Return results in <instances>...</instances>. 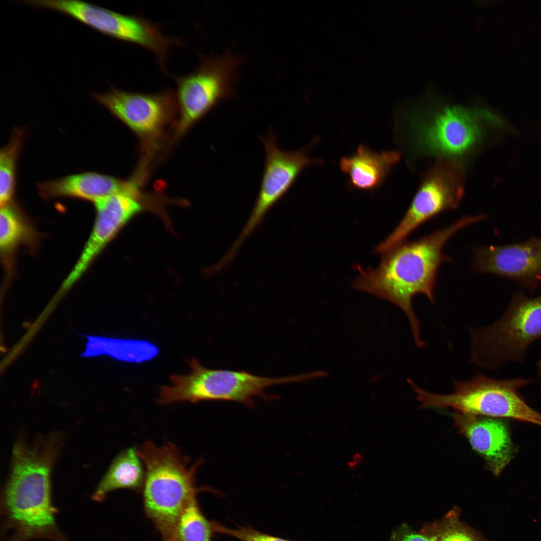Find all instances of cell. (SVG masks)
I'll list each match as a JSON object with an SVG mask.
<instances>
[{
    "label": "cell",
    "mask_w": 541,
    "mask_h": 541,
    "mask_svg": "<svg viewBox=\"0 0 541 541\" xmlns=\"http://www.w3.org/2000/svg\"><path fill=\"white\" fill-rule=\"evenodd\" d=\"M45 6L109 37L149 50L164 72L169 50L181 44L180 39L164 35L157 25L140 15L122 14L79 1L48 0Z\"/></svg>",
    "instance_id": "cell-10"
},
{
    "label": "cell",
    "mask_w": 541,
    "mask_h": 541,
    "mask_svg": "<svg viewBox=\"0 0 541 541\" xmlns=\"http://www.w3.org/2000/svg\"><path fill=\"white\" fill-rule=\"evenodd\" d=\"M188 363L191 369L188 374L171 375V384L160 387L158 398L160 404L210 400L249 404L253 398L264 396L265 390L271 386L311 379L310 373L273 378L245 371L211 369L195 358H191Z\"/></svg>",
    "instance_id": "cell-4"
},
{
    "label": "cell",
    "mask_w": 541,
    "mask_h": 541,
    "mask_svg": "<svg viewBox=\"0 0 541 541\" xmlns=\"http://www.w3.org/2000/svg\"><path fill=\"white\" fill-rule=\"evenodd\" d=\"M537 367L538 373L541 377V358L537 363Z\"/></svg>",
    "instance_id": "cell-26"
},
{
    "label": "cell",
    "mask_w": 541,
    "mask_h": 541,
    "mask_svg": "<svg viewBox=\"0 0 541 541\" xmlns=\"http://www.w3.org/2000/svg\"><path fill=\"white\" fill-rule=\"evenodd\" d=\"M390 541H436L435 538L423 532H416L403 524L394 530Z\"/></svg>",
    "instance_id": "cell-25"
},
{
    "label": "cell",
    "mask_w": 541,
    "mask_h": 541,
    "mask_svg": "<svg viewBox=\"0 0 541 541\" xmlns=\"http://www.w3.org/2000/svg\"><path fill=\"white\" fill-rule=\"evenodd\" d=\"M145 467V512L160 533L162 541H178L177 525L198 489L195 477L201 461L189 465L174 444L161 446L145 442L137 449Z\"/></svg>",
    "instance_id": "cell-2"
},
{
    "label": "cell",
    "mask_w": 541,
    "mask_h": 541,
    "mask_svg": "<svg viewBox=\"0 0 541 541\" xmlns=\"http://www.w3.org/2000/svg\"><path fill=\"white\" fill-rule=\"evenodd\" d=\"M92 95L147 146L157 143L178 113L176 94L169 88L145 93L111 86L107 92Z\"/></svg>",
    "instance_id": "cell-11"
},
{
    "label": "cell",
    "mask_w": 541,
    "mask_h": 541,
    "mask_svg": "<svg viewBox=\"0 0 541 541\" xmlns=\"http://www.w3.org/2000/svg\"><path fill=\"white\" fill-rule=\"evenodd\" d=\"M240 59L230 52L201 56L192 72L175 76L178 118L175 134L179 137L218 104L233 96Z\"/></svg>",
    "instance_id": "cell-7"
},
{
    "label": "cell",
    "mask_w": 541,
    "mask_h": 541,
    "mask_svg": "<svg viewBox=\"0 0 541 541\" xmlns=\"http://www.w3.org/2000/svg\"><path fill=\"white\" fill-rule=\"evenodd\" d=\"M455 425L472 448L485 460L488 468L498 475L512 457L513 447L504 424L500 420L456 412Z\"/></svg>",
    "instance_id": "cell-15"
},
{
    "label": "cell",
    "mask_w": 541,
    "mask_h": 541,
    "mask_svg": "<svg viewBox=\"0 0 541 541\" xmlns=\"http://www.w3.org/2000/svg\"><path fill=\"white\" fill-rule=\"evenodd\" d=\"M464 194V177L459 162L439 158L426 173L400 223L376 248L385 253L431 218L456 208Z\"/></svg>",
    "instance_id": "cell-9"
},
{
    "label": "cell",
    "mask_w": 541,
    "mask_h": 541,
    "mask_svg": "<svg viewBox=\"0 0 541 541\" xmlns=\"http://www.w3.org/2000/svg\"><path fill=\"white\" fill-rule=\"evenodd\" d=\"M261 141L264 149L265 160L259 189L244 227L228 251L231 257H234L267 212L286 194L303 170L318 162L308 155L306 149L283 150L272 131L261 137Z\"/></svg>",
    "instance_id": "cell-12"
},
{
    "label": "cell",
    "mask_w": 541,
    "mask_h": 541,
    "mask_svg": "<svg viewBox=\"0 0 541 541\" xmlns=\"http://www.w3.org/2000/svg\"><path fill=\"white\" fill-rule=\"evenodd\" d=\"M422 531L434 537L436 541H485L460 521L456 509L450 510L441 520L426 526Z\"/></svg>",
    "instance_id": "cell-23"
},
{
    "label": "cell",
    "mask_w": 541,
    "mask_h": 541,
    "mask_svg": "<svg viewBox=\"0 0 541 541\" xmlns=\"http://www.w3.org/2000/svg\"><path fill=\"white\" fill-rule=\"evenodd\" d=\"M471 358L475 365L495 369L521 361L529 346L541 339V296L514 293L508 308L493 324L472 329Z\"/></svg>",
    "instance_id": "cell-5"
},
{
    "label": "cell",
    "mask_w": 541,
    "mask_h": 541,
    "mask_svg": "<svg viewBox=\"0 0 541 541\" xmlns=\"http://www.w3.org/2000/svg\"><path fill=\"white\" fill-rule=\"evenodd\" d=\"M83 357L107 355L119 360L142 362L152 359L158 353L156 346L149 342L87 336Z\"/></svg>",
    "instance_id": "cell-19"
},
{
    "label": "cell",
    "mask_w": 541,
    "mask_h": 541,
    "mask_svg": "<svg viewBox=\"0 0 541 541\" xmlns=\"http://www.w3.org/2000/svg\"><path fill=\"white\" fill-rule=\"evenodd\" d=\"M214 532L212 521L201 512L196 498L185 508L177 529L178 541H211Z\"/></svg>",
    "instance_id": "cell-22"
},
{
    "label": "cell",
    "mask_w": 541,
    "mask_h": 541,
    "mask_svg": "<svg viewBox=\"0 0 541 541\" xmlns=\"http://www.w3.org/2000/svg\"><path fill=\"white\" fill-rule=\"evenodd\" d=\"M137 449L121 451L112 461L92 495L94 501L103 500L108 493L119 489L139 491L143 488L145 472Z\"/></svg>",
    "instance_id": "cell-18"
},
{
    "label": "cell",
    "mask_w": 541,
    "mask_h": 541,
    "mask_svg": "<svg viewBox=\"0 0 541 541\" xmlns=\"http://www.w3.org/2000/svg\"><path fill=\"white\" fill-rule=\"evenodd\" d=\"M35 232L17 205L11 202L1 206L0 211V248L8 254L18 246L29 243L35 238Z\"/></svg>",
    "instance_id": "cell-20"
},
{
    "label": "cell",
    "mask_w": 541,
    "mask_h": 541,
    "mask_svg": "<svg viewBox=\"0 0 541 541\" xmlns=\"http://www.w3.org/2000/svg\"><path fill=\"white\" fill-rule=\"evenodd\" d=\"M214 532L229 535L240 541H292L259 531L249 526L230 528L212 521Z\"/></svg>",
    "instance_id": "cell-24"
},
{
    "label": "cell",
    "mask_w": 541,
    "mask_h": 541,
    "mask_svg": "<svg viewBox=\"0 0 541 541\" xmlns=\"http://www.w3.org/2000/svg\"><path fill=\"white\" fill-rule=\"evenodd\" d=\"M24 138V132L17 129L11 140L0 151V203L11 202L16 188L17 163Z\"/></svg>",
    "instance_id": "cell-21"
},
{
    "label": "cell",
    "mask_w": 541,
    "mask_h": 541,
    "mask_svg": "<svg viewBox=\"0 0 541 541\" xmlns=\"http://www.w3.org/2000/svg\"><path fill=\"white\" fill-rule=\"evenodd\" d=\"M453 392L444 395L429 392L413 381L409 385L422 408H449L465 414L511 418L541 426V414L530 408L518 392L530 380H498L477 373L468 381L453 379Z\"/></svg>",
    "instance_id": "cell-3"
},
{
    "label": "cell",
    "mask_w": 541,
    "mask_h": 541,
    "mask_svg": "<svg viewBox=\"0 0 541 541\" xmlns=\"http://www.w3.org/2000/svg\"><path fill=\"white\" fill-rule=\"evenodd\" d=\"M400 159V154L396 151L376 152L362 144L352 155L342 157L339 167L353 187L370 190L382 184Z\"/></svg>",
    "instance_id": "cell-17"
},
{
    "label": "cell",
    "mask_w": 541,
    "mask_h": 541,
    "mask_svg": "<svg viewBox=\"0 0 541 541\" xmlns=\"http://www.w3.org/2000/svg\"><path fill=\"white\" fill-rule=\"evenodd\" d=\"M44 198L71 197L92 201L118 193L138 194L137 183L105 174L87 172L73 174L38 184Z\"/></svg>",
    "instance_id": "cell-16"
},
{
    "label": "cell",
    "mask_w": 541,
    "mask_h": 541,
    "mask_svg": "<svg viewBox=\"0 0 541 541\" xmlns=\"http://www.w3.org/2000/svg\"><path fill=\"white\" fill-rule=\"evenodd\" d=\"M142 195L118 193L94 201L96 218L91 233L76 264L62 283L70 289L124 225L144 208Z\"/></svg>",
    "instance_id": "cell-13"
},
{
    "label": "cell",
    "mask_w": 541,
    "mask_h": 541,
    "mask_svg": "<svg viewBox=\"0 0 541 541\" xmlns=\"http://www.w3.org/2000/svg\"><path fill=\"white\" fill-rule=\"evenodd\" d=\"M55 455L52 443L42 447H31L21 443L15 445L1 501L2 509L13 518L35 523L54 513L50 473Z\"/></svg>",
    "instance_id": "cell-6"
},
{
    "label": "cell",
    "mask_w": 541,
    "mask_h": 541,
    "mask_svg": "<svg viewBox=\"0 0 541 541\" xmlns=\"http://www.w3.org/2000/svg\"><path fill=\"white\" fill-rule=\"evenodd\" d=\"M499 122L496 115L485 109L444 106L416 125V144L425 153L457 160L482 141L487 125Z\"/></svg>",
    "instance_id": "cell-8"
},
{
    "label": "cell",
    "mask_w": 541,
    "mask_h": 541,
    "mask_svg": "<svg viewBox=\"0 0 541 541\" xmlns=\"http://www.w3.org/2000/svg\"><path fill=\"white\" fill-rule=\"evenodd\" d=\"M472 265L478 272L508 278L528 289H536L541 283V237L477 248Z\"/></svg>",
    "instance_id": "cell-14"
},
{
    "label": "cell",
    "mask_w": 541,
    "mask_h": 541,
    "mask_svg": "<svg viewBox=\"0 0 541 541\" xmlns=\"http://www.w3.org/2000/svg\"><path fill=\"white\" fill-rule=\"evenodd\" d=\"M482 215L464 216L447 227L418 239L403 241L384 253L379 266L361 270L355 287L397 306L405 314L416 345H424L412 300L421 294L434 301V289L440 264L449 260L443 252L448 240L468 225L484 219Z\"/></svg>",
    "instance_id": "cell-1"
}]
</instances>
